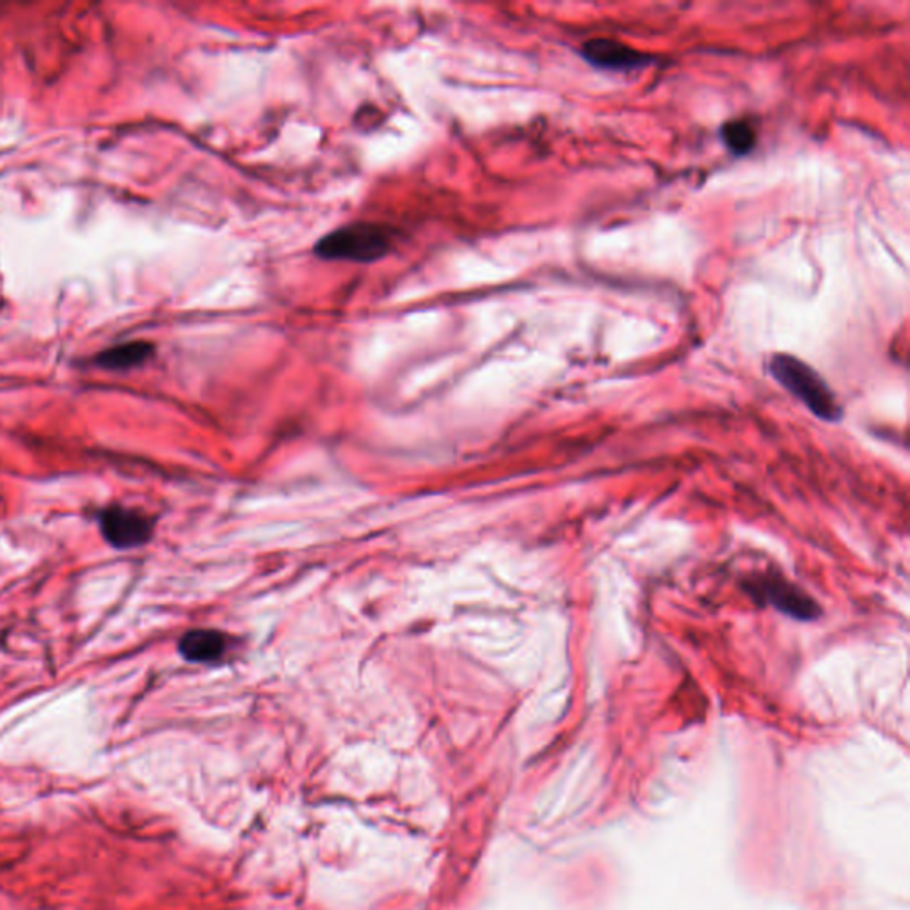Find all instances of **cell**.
I'll list each match as a JSON object with an SVG mask.
<instances>
[{
	"label": "cell",
	"mask_w": 910,
	"mask_h": 910,
	"mask_svg": "<svg viewBox=\"0 0 910 910\" xmlns=\"http://www.w3.org/2000/svg\"><path fill=\"white\" fill-rule=\"evenodd\" d=\"M719 134L725 149L736 157H745L756 146V130L747 120L725 121Z\"/></svg>",
	"instance_id": "obj_8"
},
{
	"label": "cell",
	"mask_w": 910,
	"mask_h": 910,
	"mask_svg": "<svg viewBox=\"0 0 910 910\" xmlns=\"http://www.w3.org/2000/svg\"><path fill=\"white\" fill-rule=\"evenodd\" d=\"M155 353V347L149 342H129V344L116 345L98 354L96 363L109 370H127V368L139 367L149 362Z\"/></svg>",
	"instance_id": "obj_7"
},
{
	"label": "cell",
	"mask_w": 910,
	"mask_h": 910,
	"mask_svg": "<svg viewBox=\"0 0 910 910\" xmlns=\"http://www.w3.org/2000/svg\"><path fill=\"white\" fill-rule=\"evenodd\" d=\"M745 589L758 603H770L773 608L793 619L815 621L822 615V608L813 598L779 575L753 578L745 583Z\"/></svg>",
	"instance_id": "obj_3"
},
{
	"label": "cell",
	"mask_w": 910,
	"mask_h": 910,
	"mask_svg": "<svg viewBox=\"0 0 910 910\" xmlns=\"http://www.w3.org/2000/svg\"><path fill=\"white\" fill-rule=\"evenodd\" d=\"M768 373L818 418L839 422L843 416L835 391L815 368L802 359L791 354H776L768 363Z\"/></svg>",
	"instance_id": "obj_1"
},
{
	"label": "cell",
	"mask_w": 910,
	"mask_h": 910,
	"mask_svg": "<svg viewBox=\"0 0 910 910\" xmlns=\"http://www.w3.org/2000/svg\"><path fill=\"white\" fill-rule=\"evenodd\" d=\"M228 649L229 639L220 629H191L178 642V653L191 663L220 662Z\"/></svg>",
	"instance_id": "obj_6"
},
{
	"label": "cell",
	"mask_w": 910,
	"mask_h": 910,
	"mask_svg": "<svg viewBox=\"0 0 910 910\" xmlns=\"http://www.w3.org/2000/svg\"><path fill=\"white\" fill-rule=\"evenodd\" d=\"M101 530L105 541L115 548H139L152 539L153 521L139 510L115 506L102 512Z\"/></svg>",
	"instance_id": "obj_4"
},
{
	"label": "cell",
	"mask_w": 910,
	"mask_h": 910,
	"mask_svg": "<svg viewBox=\"0 0 910 910\" xmlns=\"http://www.w3.org/2000/svg\"><path fill=\"white\" fill-rule=\"evenodd\" d=\"M393 248V232L376 223H353L333 229L315 244L314 253L331 262L373 263Z\"/></svg>",
	"instance_id": "obj_2"
},
{
	"label": "cell",
	"mask_w": 910,
	"mask_h": 910,
	"mask_svg": "<svg viewBox=\"0 0 910 910\" xmlns=\"http://www.w3.org/2000/svg\"><path fill=\"white\" fill-rule=\"evenodd\" d=\"M580 54L591 67L606 72H634L657 61L651 54L640 52L629 45L605 38L587 42Z\"/></svg>",
	"instance_id": "obj_5"
}]
</instances>
